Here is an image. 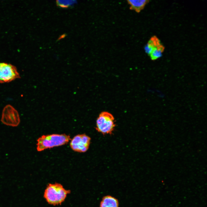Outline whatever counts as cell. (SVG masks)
<instances>
[{"mask_svg":"<svg viewBox=\"0 0 207 207\" xmlns=\"http://www.w3.org/2000/svg\"><path fill=\"white\" fill-rule=\"evenodd\" d=\"M70 140V136L64 134L43 135L37 140V150L41 152L47 149L60 146L67 143Z\"/></svg>","mask_w":207,"mask_h":207,"instance_id":"cell-1","label":"cell"},{"mask_svg":"<svg viewBox=\"0 0 207 207\" xmlns=\"http://www.w3.org/2000/svg\"><path fill=\"white\" fill-rule=\"evenodd\" d=\"M69 190L65 189L60 184H49L45 190L44 197L47 202L53 205L60 204L63 202Z\"/></svg>","mask_w":207,"mask_h":207,"instance_id":"cell-2","label":"cell"},{"mask_svg":"<svg viewBox=\"0 0 207 207\" xmlns=\"http://www.w3.org/2000/svg\"><path fill=\"white\" fill-rule=\"evenodd\" d=\"M115 127L114 118L111 113L101 112L96 121L95 129L99 133L105 135L112 133Z\"/></svg>","mask_w":207,"mask_h":207,"instance_id":"cell-3","label":"cell"},{"mask_svg":"<svg viewBox=\"0 0 207 207\" xmlns=\"http://www.w3.org/2000/svg\"><path fill=\"white\" fill-rule=\"evenodd\" d=\"M1 121L6 125L15 127L19 124L20 119L18 111L12 106L8 105L3 110Z\"/></svg>","mask_w":207,"mask_h":207,"instance_id":"cell-4","label":"cell"},{"mask_svg":"<svg viewBox=\"0 0 207 207\" xmlns=\"http://www.w3.org/2000/svg\"><path fill=\"white\" fill-rule=\"evenodd\" d=\"M20 78L16 68L5 63H0V83H8Z\"/></svg>","mask_w":207,"mask_h":207,"instance_id":"cell-5","label":"cell"},{"mask_svg":"<svg viewBox=\"0 0 207 207\" xmlns=\"http://www.w3.org/2000/svg\"><path fill=\"white\" fill-rule=\"evenodd\" d=\"M91 140V138L85 134L77 135L71 140L70 146L75 152H85L89 148Z\"/></svg>","mask_w":207,"mask_h":207,"instance_id":"cell-6","label":"cell"},{"mask_svg":"<svg viewBox=\"0 0 207 207\" xmlns=\"http://www.w3.org/2000/svg\"><path fill=\"white\" fill-rule=\"evenodd\" d=\"M99 207H119L118 200L112 195L103 196L100 202Z\"/></svg>","mask_w":207,"mask_h":207,"instance_id":"cell-7","label":"cell"},{"mask_svg":"<svg viewBox=\"0 0 207 207\" xmlns=\"http://www.w3.org/2000/svg\"><path fill=\"white\" fill-rule=\"evenodd\" d=\"M131 9L139 12L143 9L149 1L146 0H131L127 1Z\"/></svg>","mask_w":207,"mask_h":207,"instance_id":"cell-8","label":"cell"},{"mask_svg":"<svg viewBox=\"0 0 207 207\" xmlns=\"http://www.w3.org/2000/svg\"><path fill=\"white\" fill-rule=\"evenodd\" d=\"M160 44L159 40L156 37H152L145 46V52L150 55L154 49Z\"/></svg>","mask_w":207,"mask_h":207,"instance_id":"cell-9","label":"cell"},{"mask_svg":"<svg viewBox=\"0 0 207 207\" xmlns=\"http://www.w3.org/2000/svg\"><path fill=\"white\" fill-rule=\"evenodd\" d=\"M164 47L161 43L154 49L150 55L152 60H156L160 57L164 50Z\"/></svg>","mask_w":207,"mask_h":207,"instance_id":"cell-10","label":"cell"},{"mask_svg":"<svg viewBox=\"0 0 207 207\" xmlns=\"http://www.w3.org/2000/svg\"><path fill=\"white\" fill-rule=\"evenodd\" d=\"M76 1H58L57 4L60 7H67L74 4Z\"/></svg>","mask_w":207,"mask_h":207,"instance_id":"cell-11","label":"cell"}]
</instances>
